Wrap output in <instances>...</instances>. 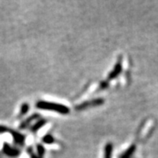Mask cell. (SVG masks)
I'll return each instance as SVG.
<instances>
[{
  "label": "cell",
  "instance_id": "cell-1",
  "mask_svg": "<svg viewBox=\"0 0 158 158\" xmlns=\"http://www.w3.org/2000/svg\"><path fill=\"white\" fill-rule=\"evenodd\" d=\"M36 107L41 110H49L59 112L61 114L69 113V108L65 105L58 104L54 102H47V101H39L36 104Z\"/></svg>",
  "mask_w": 158,
  "mask_h": 158
},
{
  "label": "cell",
  "instance_id": "cell-2",
  "mask_svg": "<svg viewBox=\"0 0 158 158\" xmlns=\"http://www.w3.org/2000/svg\"><path fill=\"white\" fill-rule=\"evenodd\" d=\"M103 103H104V99L103 98H96V99L88 100V101L81 103V104L76 105L75 106V109L76 111H82V110L88 109V108H91V107H95V106L101 105Z\"/></svg>",
  "mask_w": 158,
  "mask_h": 158
},
{
  "label": "cell",
  "instance_id": "cell-3",
  "mask_svg": "<svg viewBox=\"0 0 158 158\" xmlns=\"http://www.w3.org/2000/svg\"><path fill=\"white\" fill-rule=\"evenodd\" d=\"M3 151L5 155L11 156V157H16V156H19V154H20V151L19 149H16V148H11L9 144H7L6 142L4 143L3 145Z\"/></svg>",
  "mask_w": 158,
  "mask_h": 158
},
{
  "label": "cell",
  "instance_id": "cell-4",
  "mask_svg": "<svg viewBox=\"0 0 158 158\" xmlns=\"http://www.w3.org/2000/svg\"><path fill=\"white\" fill-rule=\"evenodd\" d=\"M9 131L10 133H11V136H12V138L14 140V141H15V143H16L17 145L21 146V147L25 145V140H26L25 135L19 134V132H17V131L10 130V129Z\"/></svg>",
  "mask_w": 158,
  "mask_h": 158
},
{
  "label": "cell",
  "instance_id": "cell-5",
  "mask_svg": "<svg viewBox=\"0 0 158 158\" xmlns=\"http://www.w3.org/2000/svg\"><path fill=\"white\" fill-rule=\"evenodd\" d=\"M39 118H40V114H38V113L33 114L32 116H30V117H29L28 119H27L26 121H24L23 122L20 123L19 128V129H26V128H27L28 127L30 126V124H31L33 121H34L35 120H38Z\"/></svg>",
  "mask_w": 158,
  "mask_h": 158
},
{
  "label": "cell",
  "instance_id": "cell-6",
  "mask_svg": "<svg viewBox=\"0 0 158 158\" xmlns=\"http://www.w3.org/2000/svg\"><path fill=\"white\" fill-rule=\"evenodd\" d=\"M121 68H122V65H121V59H120V60L118 61V63H116V65L114 66L113 70H112V72L109 74V76H108V79H113V78H115V77L121 72Z\"/></svg>",
  "mask_w": 158,
  "mask_h": 158
},
{
  "label": "cell",
  "instance_id": "cell-7",
  "mask_svg": "<svg viewBox=\"0 0 158 158\" xmlns=\"http://www.w3.org/2000/svg\"><path fill=\"white\" fill-rule=\"evenodd\" d=\"M47 120L46 119H40L39 121L35 122V124L33 125V127H30V130L33 133H36L38 130H40L42 127H44L47 124Z\"/></svg>",
  "mask_w": 158,
  "mask_h": 158
},
{
  "label": "cell",
  "instance_id": "cell-8",
  "mask_svg": "<svg viewBox=\"0 0 158 158\" xmlns=\"http://www.w3.org/2000/svg\"><path fill=\"white\" fill-rule=\"evenodd\" d=\"M112 145L111 143H107L105 147V158H112Z\"/></svg>",
  "mask_w": 158,
  "mask_h": 158
},
{
  "label": "cell",
  "instance_id": "cell-9",
  "mask_svg": "<svg viewBox=\"0 0 158 158\" xmlns=\"http://www.w3.org/2000/svg\"><path fill=\"white\" fill-rule=\"evenodd\" d=\"M134 150H135V146L133 145V146H131L130 148L127 149L126 152H124V153L121 155L120 158H130L132 154H133V152H134Z\"/></svg>",
  "mask_w": 158,
  "mask_h": 158
},
{
  "label": "cell",
  "instance_id": "cell-10",
  "mask_svg": "<svg viewBox=\"0 0 158 158\" xmlns=\"http://www.w3.org/2000/svg\"><path fill=\"white\" fill-rule=\"evenodd\" d=\"M29 105L27 104V103H24L22 105H21V108H20V112L19 114V117H21V116H24L25 114H27L29 111Z\"/></svg>",
  "mask_w": 158,
  "mask_h": 158
},
{
  "label": "cell",
  "instance_id": "cell-11",
  "mask_svg": "<svg viewBox=\"0 0 158 158\" xmlns=\"http://www.w3.org/2000/svg\"><path fill=\"white\" fill-rule=\"evenodd\" d=\"M42 141L47 143V144H51V143H53L55 141V139H54V137L51 134H47L42 138Z\"/></svg>",
  "mask_w": 158,
  "mask_h": 158
},
{
  "label": "cell",
  "instance_id": "cell-12",
  "mask_svg": "<svg viewBox=\"0 0 158 158\" xmlns=\"http://www.w3.org/2000/svg\"><path fill=\"white\" fill-rule=\"evenodd\" d=\"M44 153H45V149L44 147L40 144H38L37 145V154L38 156L40 158H43L44 156Z\"/></svg>",
  "mask_w": 158,
  "mask_h": 158
},
{
  "label": "cell",
  "instance_id": "cell-13",
  "mask_svg": "<svg viewBox=\"0 0 158 158\" xmlns=\"http://www.w3.org/2000/svg\"><path fill=\"white\" fill-rule=\"evenodd\" d=\"M27 153L30 155V157L31 158H40L38 156L35 155V153L34 152V149H33V147H28L27 149Z\"/></svg>",
  "mask_w": 158,
  "mask_h": 158
},
{
  "label": "cell",
  "instance_id": "cell-14",
  "mask_svg": "<svg viewBox=\"0 0 158 158\" xmlns=\"http://www.w3.org/2000/svg\"><path fill=\"white\" fill-rule=\"evenodd\" d=\"M107 87H108V83H107V82H102V83L100 84L99 89H100V90H104V89H105V88H107Z\"/></svg>",
  "mask_w": 158,
  "mask_h": 158
},
{
  "label": "cell",
  "instance_id": "cell-15",
  "mask_svg": "<svg viewBox=\"0 0 158 158\" xmlns=\"http://www.w3.org/2000/svg\"><path fill=\"white\" fill-rule=\"evenodd\" d=\"M7 131H9V129H8L6 127H5V126H1V125H0V134L5 133V132H7Z\"/></svg>",
  "mask_w": 158,
  "mask_h": 158
}]
</instances>
